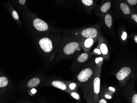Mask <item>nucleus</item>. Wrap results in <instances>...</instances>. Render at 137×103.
Returning <instances> with one entry per match:
<instances>
[{
	"label": "nucleus",
	"mask_w": 137,
	"mask_h": 103,
	"mask_svg": "<svg viewBox=\"0 0 137 103\" xmlns=\"http://www.w3.org/2000/svg\"><path fill=\"white\" fill-rule=\"evenodd\" d=\"M101 69L97 67L95 74L85 83L80 85L87 103H98L100 92Z\"/></svg>",
	"instance_id": "f257e3e1"
},
{
	"label": "nucleus",
	"mask_w": 137,
	"mask_h": 103,
	"mask_svg": "<svg viewBox=\"0 0 137 103\" xmlns=\"http://www.w3.org/2000/svg\"><path fill=\"white\" fill-rule=\"evenodd\" d=\"M97 66L96 65L95 60L89 63L85 67L82 69L76 77L77 83L80 85L85 83L92 78L95 74Z\"/></svg>",
	"instance_id": "f03ea898"
},
{
	"label": "nucleus",
	"mask_w": 137,
	"mask_h": 103,
	"mask_svg": "<svg viewBox=\"0 0 137 103\" xmlns=\"http://www.w3.org/2000/svg\"><path fill=\"white\" fill-rule=\"evenodd\" d=\"M80 49V44L79 42H71L65 45L60 50L58 53L60 59L68 58L75 55L76 52Z\"/></svg>",
	"instance_id": "7ed1b4c3"
},
{
	"label": "nucleus",
	"mask_w": 137,
	"mask_h": 103,
	"mask_svg": "<svg viewBox=\"0 0 137 103\" xmlns=\"http://www.w3.org/2000/svg\"><path fill=\"white\" fill-rule=\"evenodd\" d=\"M39 47L45 55L52 56L54 47L52 40L48 37H44L40 39L39 41Z\"/></svg>",
	"instance_id": "20e7f679"
},
{
	"label": "nucleus",
	"mask_w": 137,
	"mask_h": 103,
	"mask_svg": "<svg viewBox=\"0 0 137 103\" xmlns=\"http://www.w3.org/2000/svg\"><path fill=\"white\" fill-rule=\"evenodd\" d=\"M93 55L92 52H85L82 53L75 59L71 65V68L74 70H76L79 68L82 67V66L90 60Z\"/></svg>",
	"instance_id": "39448f33"
},
{
	"label": "nucleus",
	"mask_w": 137,
	"mask_h": 103,
	"mask_svg": "<svg viewBox=\"0 0 137 103\" xmlns=\"http://www.w3.org/2000/svg\"><path fill=\"white\" fill-rule=\"evenodd\" d=\"M46 85L51 86L55 87V88L63 90L68 93L69 92L67 86L65 83L64 80H50L46 83Z\"/></svg>",
	"instance_id": "423d86ee"
},
{
	"label": "nucleus",
	"mask_w": 137,
	"mask_h": 103,
	"mask_svg": "<svg viewBox=\"0 0 137 103\" xmlns=\"http://www.w3.org/2000/svg\"><path fill=\"white\" fill-rule=\"evenodd\" d=\"M32 24L34 28L38 31H46L49 29V26L47 24L40 18L34 19Z\"/></svg>",
	"instance_id": "0eeeda50"
},
{
	"label": "nucleus",
	"mask_w": 137,
	"mask_h": 103,
	"mask_svg": "<svg viewBox=\"0 0 137 103\" xmlns=\"http://www.w3.org/2000/svg\"><path fill=\"white\" fill-rule=\"evenodd\" d=\"M98 32L95 28H88L84 29L81 32V35L85 38H92L95 39L97 37Z\"/></svg>",
	"instance_id": "6e6552de"
},
{
	"label": "nucleus",
	"mask_w": 137,
	"mask_h": 103,
	"mask_svg": "<svg viewBox=\"0 0 137 103\" xmlns=\"http://www.w3.org/2000/svg\"><path fill=\"white\" fill-rule=\"evenodd\" d=\"M131 70L128 67H125L121 68L119 72L116 74V78L117 80L122 81L124 80L126 77L131 74Z\"/></svg>",
	"instance_id": "1a4fd4ad"
},
{
	"label": "nucleus",
	"mask_w": 137,
	"mask_h": 103,
	"mask_svg": "<svg viewBox=\"0 0 137 103\" xmlns=\"http://www.w3.org/2000/svg\"><path fill=\"white\" fill-rule=\"evenodd\" d=\"M9 80L5 76H0V89L1 94L6 90V89L9 86Z\"/></svg>",
	"instance_id": "9d476101"
},
{
	"label": "nucleus",
	"mask_w": 137,
	"mask_h": 103,
	"mask_svg": "<svg viewBox=\"0 0 137 103\" xmlns=\"http://www.w3.org/2000/svg\"><path fill=\"white\" fill-rule=\"evenodd\" d=\"M98 47L101 52V55L104 57V59L106 60H109V54L107 46L105 43L99 42Z\"/></svg>",
	"instance_id": "9b49d317"
},
{
	"label": "nucleus",
	"mask_w": 137,
	"mask_h": 103,
	"mask_svg": "<svg viewBox=\"0 0 137 103\" xmlns=\"http://www.w3.org/2000/svg\"><path fill=\"white\" fill-rule=\"evenodd\" d=\"M94 39L92 38H86L82 43V47L85 52H87L90 50L94 44Z\"/></svg>",
	"instance_id": "f8f14e48"
},
{
	"label": "nucleus",
	"mask_w": 137,
	"mask_h": 103,
	"mask_svg": "<svg viewBox=\"0 0 137 103\" xmlns=\"http://www.w3.org/2000/svg\"><path fill=\"white\" fill-rule=\"evenodd\" d=\"M41 82L40 78L38 77H33L27 81L26 86L29 88H33L40 85Z\"/></svg>",
	"instance_id": "ddd939ff"
},
{
	"label": "nucleus",
	"mask_w": 137,
	"mask_h": 103,
	"mask_svg": "<svg viewBox=\"0 0 137 103\" xmlns=\"http://www.w3.org/2000/svg\"><path fill=\"white\" fill-rule=\"evenodd\" d=\"M64 81L67 85V88L69 91V92L71 91H76L77 90L78 87L79 85L77 83L66 80H64Z\"/></svg>",
	"instance_id": "4468645a"
},
{
	"label": "nucleus",
	"mask_w": 137,
	"mask_h": 103,
	"mask_svg": "<svg viewBox=\"0 0 137 103\" xmlns=\"http://www.w3.org/2000/svg\"><path fill=\"white\" fill-rule=\"evenodd\" d=\"M105 24L106 26L109 28H111V26L112 25V16L109 14H107L105 17Z\"/></svg>",
	"instance_id": "2eb2a0df"
},
{
	"label": "nucleus",
	"mask_w": 137,
	"mask_h": 103,
	"mask_svg": "<svg viewBox=\"0 0 137 103\" xmlns=\"http://www.w3.org/2000/svg\"><path fill=\"white\" fill-rule=\"evenodd\" d=\"M120 7L123 13L125 15L128 14L130 13V8L126 4L123 3H121L120 4Z\"/></svg>",
	"instance_id": "dca6fc26"
},
{
	"label": "nucleus",
	"mask_w": 137,
	"mask_h": 103,
	"mask_svg": "<svg viewBox=\"0 0 137 103\" xmlns=\"http://www.w3.org/2000/svg\"><path fill=\"white\" fill-rule=\"evenodd\" d=\"M104 58L103 57L101 56L97 57L95 59V63H96V65L98 67L99 69H101V66L102 64L104 61Z\"/></svg>",
	"instance_id": "f3484780"
},
{
	"label": "nucleus",
	"mask_w": 137,
	"mask_h": 103,
	"mask_svg": "<svg viewBox=\"0 0 137 103\" xmlns=\"http://www.w3.org/2000/svg\"><path fill=\"white\" fill-rule=\"evenodd\" d=\"M111 7V3L109 2H107L105 3L101 7V12L103 13H106L110 9Z\"/></svg>",
	"instance_id": "a211bd4d"
},
{
	"label": "nucleus",
	"mask_w": 137,
	"mask_h": 103,
	"mask_svg": "<svg viewBox=\"0 0 137 103\" xmlns=\"http://www.w3.org/2000/svg\"><path fill=\"white\" fill-rule=\"evenodd\" d=\"M68 94L71 97H72L73 98H74L76 100L79 101L81 100V98H80L79 94L77 92H76V91H71V92H69Z\"/></svg>",
	"instance_id": "6ab92c4d"
},
{
	"label": "nucleus",
	"mask_w": 137,
	"mask_h": 103,
	"mask_svg": "<svg viewBox=\"0 0 137 103\" xmlns=\"http://www.w3.org/2000/svg\"><path fill=\"white\" fill-rule=\"evenodd\" d=\"M82 3L86 6H91L93 4L92 0H81Z\"/></svg>",
	"instance_id": "aec40b11"
},
{
	"label": "nucleus",
	"mask_w": 137,
	"mask_h": 103,
	"mask_svg": "<svg viewBox=\"0 0 137 103\" xmlns=\"http://www.w3.org/2000/svg\"><path fill=\"white\" fill-rule=\"evenodd\" d=\"M92 53H93V55L94 54L97 55H101V50L98 46L94 49V50L93 51V52H92Z\"/></svg>",
	"instance_id": "412c9836"
},
{
	"label": "nucleus",
	"mask_w": 137,
	"mask_h": 103,
	"mask_svg": "<svg viewBox=\"0 0 137 103\" xmlns=\"http://www.w3.org/2000/svg\"><path fill=\"white\" fill-rule=\"evenodd\" d=\"M12 15L13 16V18L15 20H18L19 19V16L18 15V13L16 10H13L12 13Z\"/></svg>",
	"instance_id": "4be33fe9"
},
{
	"label": "nucleus",
	"mask_w": 137,
	"mask_h": 103,
	"mask_svg": "<svg viewBox=\"0 0 137 103\" xmlns=\"http://www.w3.org/2000/svg\"><path fill=\"white\" fill-rule=\"evenodd\" d=\"M127 1L131 5H135L137 3V0H127Z\"/></svg>",
	"instance_id": "5701e85b"
},
{
	"label": "nucleus",
	"mask_w": 137,
	"mask_h": 103,
	"mask_svg": "<svg viewBox=\"0 0 137 103\" xmlns=\"http://www.w3.org/2000/svg\"><path fill=\"white\" fill-rule=\"evenodd\" d=\"M132 103H137V94H135L133 96L132 99Z\"/></svg>",
	"instance_id": "b1692460"
},
{
	"label": "nucleus",
	"mask_w": 137,
	"mask_h": 103,
	"mask_svg": "<svg viewBox=\"0 0 137 103\" xmlns=\"http://www.w3.org/2000/svg\"><path fill=\"white\" fill-rule=\"evenodd\" d=\"M127 33L125 32H123L122 33V35L121 36V38L123 40H126L127 38Z\"/></svg>",
	"instance_id": "393cba45"
},
{
	"label": "nucleus",
	"mask_w": 137,
	"mask_h": 103,
	"mask_svg": "<svg viewBox=\"0 0 137 103\" xmlns=\"http://www.w3.org/2000/svg\"><path fill=\"white\" fill-rule=\"evenodd\" d=\"M132 19L134 20L137 23V14H133L131 16Z\"/></svg>",
	"instance_id": "a878e982"
},
{
	"label": "nucleus",
	"mask_w": 137,
	"mask_h": 103,
	"mask_svg": "<svg viewBox=\"0 0 137 103\" xmlns=\"http://www.w3.org/2000/svg\"><path fill=\"white\" fill-rule=\"evenodd\" d=\"M99 103H107V102L106 99H100L99 100H98V102Z\"/></svg>",
	"instance_id": "bb28decb"
},
{
	"label": "nucleus",
	"mask_w": 137,
	"mask_h": 103,
	"mask_svg": "<svg viewBox=\"0 0 137 103\" xmlns=\"http://www.w3.org/2000/svg\"><path fill=\"white\" fill-rule=\"evenodd\" d=\"M105 97L106 98H107L108 99H111L112 98V97L111 96V95L109 94H106L105 95Z\"/></svg>",
	"instance_id": "cd10ccee"
},
{
	"label": "nucleus",
	"mask_w": 137,
	"mask_h": 103,
	"mask_svg": "<svg viewBox=\"0 0 137 103\" xmlns=\"http://www.w3.org/2000/svg\"><path fill=\"white\" fill-rule=\"evenodd\" d=\"M19 1L21 5H24L26 3V0H19Z\"/></svg>",
	"instance_id": "c85d7f7f"
},
{
	"label": "nucleus",
	"mask_w": 137,
	"mask_h": 103,
	"mask_svg": "<svg viewBox=\"0 0 137 103\" xmlns=\"http://www.w3.org/2000/svg\"><path fill=\"white\" fill-rule=\"evenodd\" d=\"M109 90L110 91H111V92H115V88H112V87H109Z\"/></svg>",
	"instance_id": "c756f323"
},
{
	"label": "nucleus",
	"mask_w": 137,
	"mask_h": 103,
	"mask_svg": "<svg viewBox=\"0 0 137 103\" xmlns=\"http://www.w3.org/2000/svg\"><path fill=\"white\" fill-rule=\"evenodd\" d=\"M36 92V90L35 89H32L31 90V92H32V94L35 93Z\"/></svg>",
	"instance_id": "7c9ffc66"
},
{
	"label": "nucleus",
	"mask_w": 137,
	"mask_h": 103,
	"mask_svg": "<svg viewBox=\"0 0 137 103\" xmlns=\"http://www.w3.org/2000/svg\"><path fill=\"white\" fill-rule=\"evenodd\" d=\"M134 41L136 43H137V35L135 36L134 38Z\"/></svg>",
	"instance_id": "2f4dec72"
}]
</instances>
